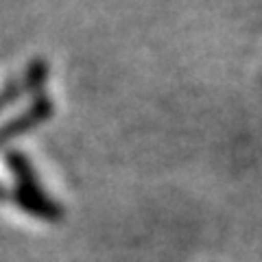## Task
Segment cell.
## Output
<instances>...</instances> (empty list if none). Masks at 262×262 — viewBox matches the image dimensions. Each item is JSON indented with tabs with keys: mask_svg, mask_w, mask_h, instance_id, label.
Returning <instances> with one entry per match:
<instances>
[{
	"mask_svg": "<svg viewBox=\"0 0 262 262\" xmlns=\"http://www.w3.org/2000/svg\"><path fill=\"white\" fill-rule=\"evenodd\" d=\"M5 199H9V190H7V188L0 184V201H5Z\"/></svg>",
	"mask_w": 262,
	"mask_h": 262,
	"instance_id": "obj_4",
	"label": "cell"
},
{
	"mask_svg": "<svg viewBox=\"0 0 262 262\" xmlns=\"http://www.w3.org/2000/svg\"><path fill=\"white\" fill-rule=\"evenodd\" d=\"M55 116V101L46 92H39L29 98L20 112L11 114L9 118L0 122V149H7L13 140L31 134L37 127H42Z\"/></svg>",
	"mask_w": 262,
	"mask_h": 262,
	"instance_id": "obj_2",
	"label": "cell"
},
{
	"mask_svg": "<svg viewBox=\"0 0 262 262\" xmlns=\"http://www.w3.org/2000/svg\"><path fill=\"white\" fill-rule=\"evenodd\" d=\"M3 158L7 170L13 177V190L9 192V196L15 206L22 212H27L29 216H35L39 221H48V223L61 221L63 208L59 206V201L46 192L27 153L20 149H7Z\"/></svg>",
	"mask_w": 262,
	"mask_h": 262,
	"instance_id": "obj_1",
	"label": "cell"
},
{
	"mask_svg": "<svg viewBox=\"0 0 262 262\" xmlns=\"http://www.w3.org/2000/svg\"><path fill=\"white\" fill-rule=\"evenodd\" d=\"M48 75H51L48 63L44 59H33L20 75L11 77L0 88V114L9 110L11 105L24 101V98H31L39 92H44Z\"/></svg>",
	"mask_w": 262,
	"mask_h": 262,
	"instance_id": "obj_3",
	"label": "cell"
}]
</instances>
